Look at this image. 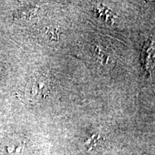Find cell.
Masks as SVG:
<instances>
[{
	"mask_svg": "<svg viewBox=\"0 0 155 155\" xmlns=\"http://www.w3.org/2000/svg\"><path fill=\"white\" fill-rule=\"evenodd\" d=\"M49 90V83L46 78L42 77L35 79L31 88V94L35 98H40L47 95Z\"/></svg>",
	"mask_w": 155,
	"mask_h": 155,
	"instance_id": "6da1fadb",
	"label": "cell"
}]
</instances>
